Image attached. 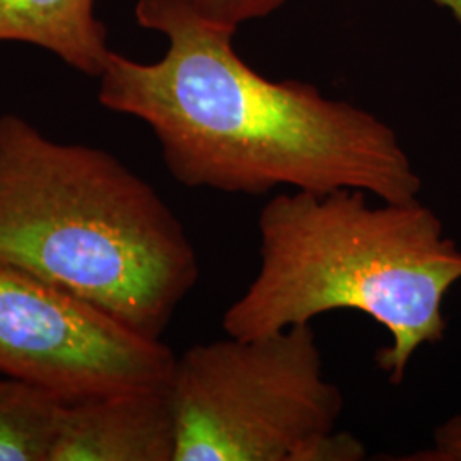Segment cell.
<instances>
[{"label": "cell", "mask_w": 461, "mask_h": 461, "mask_svg": "<svg viewBox=\"0 0 461 461\" xmlns=\"http://www.w3.org/2000/svg\"><path fill=\"white\" fill-rule=\"evenodd\" d=\"M176 356L110 314L0 264V376L62 400L169 386Z\"/></svg>", "instance_id": "cell-5"}, {"label": "cell", "mask_w": 461, "mask_h": 461, "mask_svg": "<svg viewBox=\"0 0 461 461\" xmlns=\"http://www.w3.org/2000/svg\"><path fill=\"white\" fill-rule=\"evenodd\" d=\"M438 7L447 11L461 28V0H432Z\"/></svg>", "instance_id": "cell-11"}, {"label": "cell", "mask_w": 461, "mask_h": 461, "mask_svg": "<svg viewBox=\"0 0 461 461\" xmlns=\"http://www.w3.org/2000/svg\"><path fill=\"white\" fill-rule=\"evenodd\" d=\"M169 400L175 461H361L363 443L337 430L340 388L325 378L312 323L230 337L185 350Z\"/></svg>", "instance_id": "cell-4"}, {"label": "cell", "mask_w": 461, "mask_h": 461, "mask_svg": "<svg viewBox=\"0 0 461 461\" xmlns=\"http://www.w3.org/2000/svg\"><path fill=\"white\" fill-rule=\"evenodd\" d=\"M202 14L217 26L238 28L249 21L272 16L289 0H197Z\"/></svg>", "instance_id": "cell-9"}, {"label": "cell", "mask_w": 461, "mask_h": 461, "mask_svg": "<svg viewBox=\"0 0 461 461\" xmlns=\"http://www.w3.org/2000/svg\"><path fill=\"white\" fill-rule=\"evenodd\" d=\"M403 461H461V413L447 419L436 429L432 445L400 456Z\"/></svg>", "instance_id": "cell-10"}, {"label": "cell", "mask_w": 461, "mask_h": 461, "mask_svg": "<svg viewBox=\"0 0 461 461\" xmlns=\"http://www.w3.org/2000/svg\"><path fill=\"white\" fill-rule=\"evenodd\" d=\"M0 264L159 339L197 284V251L152 185L103 149L0 116Z\"/></svg>", "instance_id": "cell-2"}, {"label": "cell", "mask_w": 461, "mask_h": 461, "mask_svg": "<svg viewBox=\"0 0 461 461\" xmlns=\"http://www.w3.org/2000/svg\"><path fill=\"white\" fill-rule=\"evenodd\" d=\"M167 388L64 402L49 461H175Z\"/></svg>", "instance_id": "cell-6"}, {"label": "cell", "mask_w": 461, "mask_h": 461, "mask_svg": "<svg viewBox=\"0 0 461 461\" xmlns=\"http://www.w3.org/2000/svg\"><path fill=\"white\" fill-rule=\"evenodd\" d=\"M363 190L291 192L258 215L260 264L222 318L230 337H262L337 310L378 321L392 344L379 369L400 386L413 354L445 339L443 303L461 249L417 198L371 203Z\"/></svg>", "instance_id": "cell-3"}, {"label": "cell", "mask_w": 461, "mask_h": 461, "mask_svg": "<svg viewBox=\"0 0 461 461\" xmlns=\"http://www.w3.org/2000/svg\"><path fill=\"white\" fill-rule=\"evenodd\" d=\"M64 402L32 383L0 376V461H49Z\"/></svg>", "instance_id": "cell-8"}, {"label": "cell", "mask_w": 461, "mask_h": 461, "mask_svg": "<svg viewBox=\"0 0 461 461\" xmlns=\"http://www.w3.org/2000/svg\"><path fill=\"white\" fill-rule=\"evenodd\" d=\"M96 0H0V43L47 50L64 64L99 77L113 50L95 13Z\"/></svg>", "instance_id": "cell-7"}, {"label": "cell", "mask_w": 461, "mask_h": 461, "mask_svg": "<svg viewBox=\"0 0 461 461\" xmlns=\"http://www.w3.org/2000/svg\"><path fill=\"white\" fill-rule=\"evenodd\" d=\"M135 19L165 34L167 50L150 64L112 51L99 103L144 122L183 186L248 197L282 186L419 195L422 180L386 122L314 84L267 79L232 47L236 32L209 21L197 0H137Z\"/></svg>", "instance_id": "cell-1"}]
</instances>
